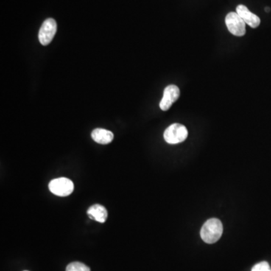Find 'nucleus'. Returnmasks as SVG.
Returning a JSON list of instances; mask_svg holds the SVG:
<instances>
[{
    "label": "nucleus",
    "instance_id": "obj_1",
    "mask_svg": "<svg viewBox=\"0 0 271 271\" xmlns=\"http://www.w3.org/2000/svg\"><path fill=\"white\" fill-rule=\"evenodd\" d=\"M223 233V225L219 219H210L204 223L200 230V236L204 242L209 244L217 242Z\"/></svg>",
    "mask_w": 271,
    "mask_h": 271
},
{
    "label": "nucleus",
    "instance_id": "obj_11",
    "mask_svg": "<svg viewBox=\"0 0 271 271\" xmlns=\"http://www.w3.org/2000/svg\"><path fill=\"white\" fill-rule=\"evenodd\" d=\"M252 271H271L270 265L266 261L258 263L252 267Z\"/></svg>",
    "mask_w": 271,
    "mask_h": 271
},
{
    "label": "nucleus",
    "instance_id": "obj_2",
    "mask_svg": "<svg viewBox=\"0 0 271 271\" xmlns=\"http://www.w3.org/2000/svg\"><path fill=\"white\" fill-rule=\"evenodd\" d=\"M188 134V130L185 126L174 124L166 129L163 133V138L169 144H178L185 141Z\"/></svg>",
    "mask_w": 271,
    "mask_h": 271
},
{
    "label": "nucleus",
    "instance_id": "obj_12",
    "mask_svg": "<svg viewBox=\"0 0 271 271\" xmlns=\"http://www.w3.org/2000/svg\"><path fill=\"white\" fill-rule=\"evenodd\" d=\"M266 11H267V12H268V11H270V9H268V8H267V9H266Z\"/></svg>",
    "mask_w": 271,
    "mask_h": 271
},
{
    "label": "nucleus",
    "instance_id": "obj_4",
    "mask_svg": "<svg viewBox=\"0 0 271 271\" xmlns=\"http://www.w3.org/2000/svg\"><path fill=\"white\" fill-rule=\"evenodd\" d=\"M49 190L52 194L59 197H66L73 193L74 184L67 178H58L51 181Z\"/></svg>",
    "mask_w": 271,
    "mask_h": 271
},
{
    "label": "nucleus",
    "instance_id": "obj_8",
    "mask_svg": "<svg viewBox=\"0 0 271 271\" xmlns=\"http://www.w3.org/2000/svg\"><path fill=\"white\" fill-rule=\"evenodd\" d=\"M87 213L90 219H93L99 223H104L107 221V216H108L107 209L99 204L91 206L88 209Z\"/></svg>",
    "mask_w": 271,
    "mask_h": 271
},
{
    "label": "nucleus",
    "instance_id": "obj_5",
    "mask_svg": "<svg viewBox=\"0 0 271 271\" xmlns=\"http://www.w3.org/2000/svg\"><path fill=\"white\" fill-rule=\"evenodd\" d=\"M57 25L55 20L48 18L45 20L39 32V40L43 45H48L52 41L57 32Z\"/></svg>",
    "mask_w": 271,
    "mask_h": 271
},
{
    "label": "nucleus",
    "instance_id": "obj_7",
    "mask_svg": "<svg viewBox=\"0 0 271 271\" xmlns=\"http://www.w3.org/2000/svg\"><path fill=\"white\" fill-rule=\"evenodd\" d=\"M236 13L241 17L244 22L252 28H257L261 23L259 17L251 12L244 5H239L236 7Z\"/></svg>",
    "mask_w": 271,
    "mask_h": 271
},
{
    "label": "nucleus",
    "instance_id": "obj_10",
    "mask_svg": "<svg viewBox=\"0 0 271 271\" xmlns=\"http://www.w3.org/2000/svg\"><path fill=\"white\" fill-rule=\"evenodd\" d=\"M66 271H90L89 267L81 262H73L66 267Z\"/></svg>",
    "mask_w": 271,
    "mask_h": 271
},
{
    "label": "nucleus",
    "instance_id": "obj_6",
    "mask_svg": "<svg viewBox=\"0 0 271 271\" xmlns=\"http://www.w3.org/2000/svg\"><path fill=\"white\" fill-rule=\"evenodd\" d=\"M180 90L177 85H171L166 87L163 91V98L160 102V110L167 111L173 104L180 98Z\"/></svg>",
    "mask_w": 271,
    "mask_h": 271
},
{
    "label": "nucleus",
    "instance_id": "obj_9",
    "mask_svg": "<svg viewBox=\"0 0 271 271\" xmlns=\"http://www.w3.org/2000/svg\"><path fill=\"white\" fill-rule=\"evenodd\" d=\"M91 137L93 141L99 144L107 145L112 143L114 139L113 132L105 129L96 128L91 133Z\"/></svg>",
    "mask_w": 271,
    "mask_h": 271
},
{
    "label": "nucleus",
    "instance_id": "obj_3",
    "mask_svg": "<svg viewBox=\"0 0 271 271\" xmlns=\"http://www.w3.org/2000/svg\"><path fill=\"white\" fill-rule=\"evenodd\" d=\"M225 23L229 32L236 37H244L246 34V23L236 12H230L225 18Z\"/></svg>",
    "mask_w": 271,
    "mask_h": 271
}]
</instances>
